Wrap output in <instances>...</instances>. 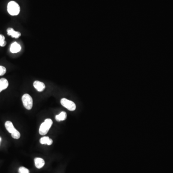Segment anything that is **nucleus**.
Returning <instances> with one entry per match:
<instances>
[{
    "mask_svg": "<svg viewBox=\"0 0 173 173\" xmlns=\"http://www.w3.org/2000/svg\"><path fill=\"white\" fill-rule=\"evenodd\" d=\"M35 165L37 168H42L45 165L44 160L41 158H36L34 159Z\"/></svg>",
    "mask_w": 173,
    "mask_h": 173,
    "instance_id": "obj_9",
    "label": "nucleus"
},
{
    "mask_svg": "<svg viewBox=\"0 0 173 173\" xmlns=\"http://www.w3.org/2000/svg\"><path fill=\"white\" fill-rule=\"evenodd\" d=\"M53 121L51 119H46L43 123L41 124L39 129V133L41 135H45L47 134L49 129L53 125Z\"/></svg>",
    "mask_w": 173,
    "mask_h": 173,
    "instance_id": "obj_1",
    "label": "nucleus"
},
{
    "mask_svg": "<svg viewBox=\"0 0 173 173\" xmlns=\"http://www.w3.org/2000/svg\"><path fill=\"white\" fill-rule=\"evenodd\" d=\"M5 127L6 128V130L8 131L9 133H13L16 130V128H14V126L13 123L11 122V121H6L5 123Z\"/></svg>",
    "mask_w": 173,
    "mask_h": 173,
    "instance_id": "obj_8",
    "label": "nucleus"
},
{
    "mask_svg": "<svg viewBox=\"0 0 173 173\" xmlns=\"http://www.w3.org/2000/svg\"><path fill=\"white\" fill-rule=\"evenodd\" d=\"M18 172H19V173H29V170L25 167H23V166L19 168Z\"/></svg>",
    "mask_w": 173,
    "mask_h": 173,
    "instance_id": "obj_15",
    "label": "nucleus"
},
{
    "mask_svg": "<svg viewBox=\"0 0 173 173\" xmlns=\"http://www.w3.org/2000/svg\"><path fill=\"white\" fill-rule=\"evenodd\" d=\"M21 49V47L20 45L18 43H17V42H14V43L11 44L10 48V51L11 53L15 54V53H17L20 51Z\"/></svg>",
    "mask_w": 173,
    "mask_h": 173,
    "instance_id": "obj_6",
    "label": "nucleus"
},
{
    "mask_svg": "<svg viewBox=\"0 0 173 173\" xmlns=\"http://www.w3.org/2000/svg\"><path fill=\"white\" fill-rule=\"evenodd\" d=\"M7 32L9 36H11L14 38H18L21 36L20 32L15 31L13 28H9L7 29Z\"/></svg>",
    "mask_w": 173,
    "mask_h": 173,
    "instance_id": "obj_7",
    "label": "nucleus"
},
{
    "mask_svg": "<svg viewBox=\"0 0 173 173\" xmlns=\"http://www.w3.org/2000/svg\"><path fill=\"white\" fill-rule=\"evenodd\" d=\"M6 42L5 41V37L4 35L0 34V46L4 47L6 45Z\"/></svg>",
    "mask_w": 173,
    "mask_h": 173,
    "instance_id": "obj_14",
    "label": "nucleus"
},
{
    "mask_svg": "<svg viewBox=\"0 0 173 173\" xmlns=\"http://www.w3.org/2000/svg\"><path fill=\"white\" fill-rule=\"evenodd\" d=\"M67 117V114L65 112H62L59 115H57L55 116V119L58 122L61 121H64L66 119Z\"/></svg>",
    "mask_w": 173,
    "mask_h": 173,
    "instance_id": "obj_11",
    "label": "nucleus"
},
{
    "mask_svg": "<svg viewBox=\"0 0 173 173\" xmlns=\"http://www.w3.org/2000/svg\"><path fill=\"white\" fill-rule=\"evenodd\" d=\"M8 81L5 78L0 79V87L2 91L5 90L8 87Z\"/></svg>",
    "mask_w": 173,
    "mask_h": 173,
    "instance_id": "obj_12",
    "label": "nucleus"
},
{
    "mask_svg": "<svg viewBox=\"0 0 173 173\" xmlns=\"http://www.w3.org/2000/svg\"><path fill=\"white\" fill-rule=\"evenodd\" d=\"M61 103L63 107L70 111H75L76 109V105L74 102L71 100L63 98L61 100Z\"/></svg>",
    "mask_w": 173,
    "mask_h": 173,
    "instance_id": "obj_4",
    "label": "nucleus"
},
{
    "mask_svg": "<svg viewBox=\"0 0 173 173\" xmlns=\"http://www.w3.org/2000/svg\"><path fill=\"white\" fill-rule=\"evenodd\" d=\"M33 86L37 91L42 92L45 88V85L43 82L39 81H35L33 83Z\"/></svg>",
    "mask_w": 173,
    "mask_h": 173,
    "instance_id": "obj_5",
    "label": "nucleus"
},
{
    "mask_svg": "<svg viewBox=\"0 0 173 173\" xmlns=\"http://www.w3.org/2000/svg\"><path fill=\"white\" fill-rule=\"evenodd\" d=\"M19 5L15 2L11 1L9 2L7 5V11L11 16H17L20 13Z\"/></svg>",
    "mask_w": 173,
    "mask_h": 173,
    "instance_id": "obj_2",
    "label": "nucleus"
},
{
    "mask_svg": "<svg viewBox=\"0 0 173 173\" xmlns=\"http://www.w3.org/2000/svg\"><path fill=\"white\" fill-rule=\"evenodd\" d=\"M2 91V88H1V87H0V92H1Z\"/></svg>",
    "mask_w": 173,
    "mask_h": 173,
    "instance_id": "obj_17",
    "label": "nucleus"
},
{
    "mask_svg": "<svg viewBox=\"0 0 173 173\" xmlns=\"http://www.w3.org/2000/svg\"><path fill=\"white\" fill-rule=\"evenodd\" d=\"M6 72V68L3 66H0V76L4 75Z\"/></svg>",
    "mask_w": 173,
    "mask_h": 173,
    "instance_id": "obj_16",
    "label": "nucleus"
},
{
    "mask_svg": "<svg viewBox=\"0 0 173 173\" xmlns=\"http://www.w3.org/2000/svg\"><path fill=\"white\" fill-rule=\"evenodd\" d=\"M1 137H0V142H1Z\"/></svg>",
    "mask_w": 173,
    "mask_h": 173,
    "instance_id": "obj_18",
    "label": "nucleus"
},
{
    "mask_svg": "<svg viewBox=\"0 0 173 173\" xmlns=\"http://www.w3.org/2000/svg\"><path fill=\"white\" fill-rule=\"evenodd\" d=\"M23 105L27 110H31L33 106V99L31 96L28 94H25L22 97Z\"/></svg>",
    "mask_w": 173,
    "mask_h": 173,
    "instance_id": "obj_3",
    "label": "nucleus"
},
{
    "mask_svg": "<svg viewBox=\"0 0 173 173\" xmlns=\"http://www.w3.org/2000/svg\"><path fill=\"white\" fill-rule=\"evenodd\" d=\"M39 142L42 144H46L48 145H51L53 143V140L51 138H49L48 137H43L39 140Z\"/></svg>",
    "mask_w": 173,
    "mask_h": 173,
    "instance_id": "obj_10",
    "label": "nucleus"
},
{
    "mask_svg": "<svg viewBox=\"0 0 173 173\" xmlns=\"http://www.w3.org/2000/svg\"><path fill=\"white\" fill-rule=\"evenodd\" d=\"M11 135H12L13 138H14V139H17V140L19 139L20 137V133L17 129L13 133L11 134Z\"/></svg>",
    "mask_w": 173,
    "mask_h": 173,
    "instance_id": "obj_13",
    "label": "nucleus"
}]
</instances>
